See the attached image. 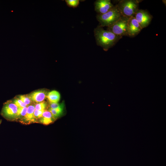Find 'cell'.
<instances>
[{
    "label": "cell",
    "mask_w": 166,
    "mask_h": 166,
    "mask_svg": "<svg viewBox=\"0 0 166 166\" xmlns=\"http://www.w3.org/2000/svg\"><path fill=\"white\" fill-rule=\"evenodd\" d=\"M63 102L61 103H49L48 105L49 109H56L64 105Z\"/></svg>",
    "instance_id": "cell-19"
},
{
    "label": "cell",
    "mask_w": 166,
    "mask_h": 166,
    "mask_svg": "<svg viewBox=\"0 0 166 166\" xmlns=\"http://www.w3.org/2000/svg\"><path fill=\"white\" fill-rule=\"evenodd\" d=\"M44 111L35 110L34 112V116L37 123H38V120L42 117Z\"/></svg>",
    "instance_id": "cell-20"
},
{
    "label": "cell",
    "mask_w": 166,
    "mask_h": 166,
    "mask_svg": "<svg viewBox=\"0 0 166 166\" xmlns=\"http://www.w3.org/2000/svg\"><path fill=\"white\" fill-rule=\"evenodd\" d=\"M142 30L134 17L129 18L128 26L127 36L133 37L136 36Z\"/></svg>",
    "instance_id": "cell-8"
},
{
    "label": "cell",
    "mask_w": 166,
    "mask_h": 166,
    "mask_svg": "<svg viewBox=\"0 0 166 166\" xmlns=\"http://www.w3.org/2000/svg\"><path fill=\"white\" fill-rule=\"evenodd\" d=\"M18 108L12 100L7 101L3 105L1 111V115L7 121H17Z\"/></svg>",
    "instance_id": "cell-5"
},
{
    "label": "cell",
    "mask_w": 166,
    "mask_h": 166,
    "mask_svg": "<svg viewBox=\"0 0 166 166\" xmlns=\"http://www.w3.org/2000/svg\"><path fill=\"white\" fill-rule=\"evenodd\" d=\"M55 120L51 112L45 110L43 112L42 117L38 120V123L47 125L53 122Z\"/></svg>",
    "instance_id": "cell-11"
},
{
    "label": "cell",
    "mask_w": 166,
    "mask_h": 166,
    "mask_svg": "<svg viewBox=\"0 0 166 166\" xmlns=\"http://www.w3.org/2000/svg\"><path fill=\"white\" fill-rule=\"evenodd\" d=\"M122 15L119 10L117 5L114 6L111 10L103 14H98L96 18L100 26L109 27L118 21Z\"/></svg>",
    "instance_id": "cell-2"
},
{
    "label": "cell",
    "mask_w": 166,
    "mask_h": 166,
    "mask_svg": "<svg viewBox=\"0 0 166 166\" xmlns=\"http://www.w3.org/2000/svg\"><path fill=\"white\" fill-rule=\"evenodd\" d=\"M48 104L45 101L37 103L35 104V110H45L48 107Z\"/></svg>",
    "instance_id": "cell-15"
},
{
    "label": "cell",
    "mask_w": 166,
    "mask_h": 166,
    "mask_svg": "<svg viewBox=\"0 0 166 166\" xmlns=\"http://www.w3.org/2000/svg\"><path fill=\"white\" fill-rule=\"evenodd\" d=\"M13 102L18 107V108H22L27 106L20 99L15 97L14 100H12Z\"/></svg>",
    "instance_id": "cell-18"
},
{
    "label": "cell",
    "mask_w": 166,
    "mask_h": 166,
    "mask_svg": "<svg viewBox=\"0 0 166 166\" xmlns=\"http://www.w3.org/2000/svg\"><path fill=\"white\" fill-rule=\"evenodd\" d=\"M142 29L148 26L150 24L152 19V16L146 10L138 9L134 16Z\"/></svg>",
    "instance_id": "cell-6"
},
{
    "label": "cell",
    "mask_w": 166,
    "mask_h": 166,
    "mask_svg": "<svg viewBox=\"0 0 166 166\" xmlns=\"http://www.w3.org/2000/svg\"><path fill=\"white\" fill-rule=\"evenodd\" d=\"M140 0H122L117 4L122 16L128 17H134L139 9Z\"/></svg>",
    "instance_id": "cell-3"
},
{
    "label": "cell",
    "mask_w": 166,
    "mask_h": 166,
    "mask_svg": "<svg viewBox=\"0 0 166 166\" xmlns=\"http://www.w3.org/2000/svg\"><path fill=\"white\" fill-rule=\"evenodd\" d=\"M27 106L23 108H18L17 121L21 122L25 117L27 112Z\"/></svg>",
    "instance_id": "cell-14"
},
{
    "label": "cell",
    "mask_w": 166,
    "mask_h": 166,
    "mask_svg": "<svg viewBox=\"0 0 166 166\" xmlns=\"http://www.w3.org/2000/svg\"><path fill=\"white\" fill-rule=\"evenodd\" d=\"M130 18L122 16L113 25L107 27V30L117 35L122 37L127 36L128 23Z\"/></svg>",
    "instance_id": "cell-4"
},
{
    "label": "cell",
    "mask_w": 166,
    "mask_h": 166,
    "mask_svg": "<svg viewBox=\"0 0 166 166\" xmlns=\"http://www.w3.org/2000/svg\"><path fill=\"white\" fill-rule=\"evenodd\" d=\"M35 110V104H31L28 105L26 114L21 123L27 124L37 123L34 116Z\"/></svg>",
    "instance_id": "cell-10"
},
{
    "label": "cell",
    "mask_w": 166,
    "mask_h": 166,
    "mask_svg": "<svg viewBox=\"0 0 166 166\" xmlns=\"http://www.w3.org/2000/svg\"><path fill=\"white\" fill-rule=\"evenodd\" d=\"M94 32L97 45L105 51L114 46L122 37L104 30L99 25L94 29Z\"/></svg>",
    "instance_id": "cell-1"
},
{
    "label": "cell",
    "mask_w": 166,
    "mask_h": 166,
    "mask_svg": "<svg viewBox=\"0 0 166 166\" xmlns=\"http://www.w3.org/2000/svg\"><path fill=\"white\" fill-rule=\"evenodd\" d=\"M61 95L59 93L53 90L48 93L47 98L49 103H58L60 100Z\"/></svg>",
    "instance_id": "cell-12"
},
{
    "label": "cell",
    "mask_w": 166,
    "mask_h": 166,
    "mask_svg": "<svg viewBox=\"0 0 166 166\" xmlns=\"http://www.w3.org/2000/svg\"><path fill=\"white\" fill-rule=\"evenodd\" d=\"M65 2L68 6L75 8L79 5L80 1L79 0H65Z\"/></svg>",
    "instance_id": "cell-17"
},
{
    "label": "cell",
    "mask_w": 166,
    "mask_h": 166,
    "mask_svg": "<svg viewBox=\"0 0 166 166\" xmlns=\"http://www.w3.org/2000/svg\"><path fill=\"white\" fill-rule=\"evenodd\" d=\"M48 93L46 90L40 89L35 91L27 95L32 102L37 103L44 101L47 98Z\"/></svg>",
    "instance_id": "cell-9"
},
{
    "label": "cell",
    "mask_w": 166,
    "mask_h": 166,
    "mask_svg": "<svg viewBox=\"0 0 166 166\" xmlns=\"http://www.w3.org/2000/svg\"><path fill=\"white\" fill-rule=\"evenodd\" d=\"M95 11L98 14H105L114 6L110 0H97L94 3Z\"/></svg>",
    "instance_id": "cell-7"
},
{
    "label": "cell",
    "mask_w": 166,
    "mask_h": 166,
    "mask_svg": "<svg viewBox=\"0 0 166 166\" xmlns=\"http://www.w3.org/2000/svg\"><path fill=\"white\" fill-rule=\"evenodd\" d=\"M2 120L1 119H0V125L2 123Z\"/></svg>",
    "instance_id": "cell-21"
},
{
    "label": "cell",
    "mask_w": 166,
    "mask_h": 166,
    "mask_svg": "<svg viewBox=\"0 0 166 166\" xmlns=\"http://www.w3.org/2000/svg\"><path fill=\"white\" fill-rule=\"evenodd\" d=\"M65 105L56 109H49L48 110L51 113L55 120L60 117L63 114Z\"/></svg>",
    "instance_id": "cell-13"
},
{
    "label": "cell",
    "mask_w": 166,
    "mask_h": 166,
    "mask_svg": "<svg viewBox=\"0 0 166 166\" xmlns=\"http://www.w3.org/2000/svg\"><path fill=\"white\" fill-rule=\"evenodd\" d=\"M17 97L22 101L27 106L32 104L33 102L27 95H19Z\"/></svg>",
    "instance_id": "cell-16"
}]
</instances>
